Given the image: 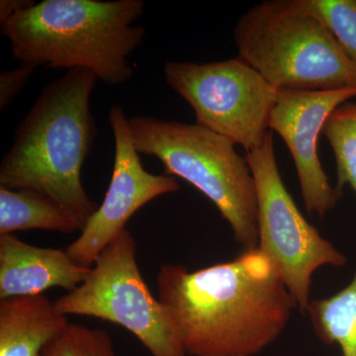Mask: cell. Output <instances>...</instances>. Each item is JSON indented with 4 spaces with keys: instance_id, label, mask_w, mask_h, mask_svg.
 Wrapping results in <instances>:
<instances>
[{
    "instance_id": "cell-16",
    "label": "cell",
    "mask_w": 356,
    "mask_h": 356,
    "mask_svg": "<svg viewBox=\"0 0 356 356\" xmlns=\"http://www.w3.org/2000/svg\"><path fill=\"white\" fill-rule=\"evenodd\" d=\"M315 14L356 65V0H302Z\"/></svg>"
},
{
    "instance_id": "cell-12",
    "label": "cell",
    "mask_w": 356,
    "mask_h": 356,
    "mask_svg": "<svg viewBox=\"0 0 356 356\" xmlns=\"http://www.w3.org/2000/svg\"><path fill=\"white\" fill-rule=\"evenodd\" d=\"M70 323L46 295L0 300V356H42Z\"/></svg>"
},
{
    "instance_id": "cell-1",
    "label": "cell",
    "mask_w": 356,
    "mask_h": 356,
    "mask_svg": "<svg viewBox=\"0 0 356 356\" xmlns=\"http://www.w3.org/2000/svg\"><path fill=\"white\" fill-rule=\"evenodd\" d=\"M191 271L161 266L158 298L187 356H257L275 343L298 309L275 264L259 248Z\"/></svg>"
},
{
    "instance_id": "cell-9",
    "label": "cell",
    "mask_w": 356,
    "mask_h": 356,
    "mask_svg": "<svg viewBox=\"0 0 356 356\" xmlns=\"http://www.w3.org/2000/svg\"><path fill=\"white\" fill-rule=\"evenodd\" d=\"M113 132V172L104 200L81 231L67 252L79 266L91 268L112 241L124 229L131 217L154 199L179 189L175 178L156 175L145 170L134 144L129 118L119 105L109 110Z\"/></svg>"
},
{
    "instance_id": "cell-10",
    "label": "cell",
    "mask_w": 356,
    "mask_h": 356,
    "mask_svg": "<svg viewBox=\"0 0 356 356\" xmlns=\"http://www.w3.org/2000/svg\"><path fill=\"white\" fill-rule=\"evenodd\" d=\"M356 97V88L278 90L269 119L291 154L306 211L323 219L343 194L332 187L318 156V138L334 110Z\"/></svg>"
},
{
    "instance_id": "cell-4",
    "label": "cell",
    "mask_w": 356,
    "mask_h": 356,
    "mask_svg": "<svg viewBox=\"0 0 356 356\" xmlns=\"http://www.w3.org/2000/svg\"><path fill=\"white\" fill-rule=\"evenodd\" d=\"M238 57L277 90L356 88V65L302 0H266L236 23Z\"/></svg>"
},
{
    "instance_id": "cell-19",
    "label": "cell",
    "mask_w": 356,
    "mask_h": 356,
    "mask_svg": "<svg viewBox=\"0 0 356 356\" xmlns=\"http://www.w3.org/2000/svg\"><path fill=\"white\" fill-rule=\"evenodd\" d=\"M31 0H1L0 1V24H4L16 14L34 6Z\"/></svg>"
},
{
    "instance_id": "cell-17",
    "label": "cell",
    "mask_w": 356,
    "mask_h": 356,
    "mask_svg": "<svg viewBox=\"0 0 356 356\" xmlns=\"http://www.w3.org/2000/svg\"><path fill=\"white\" fill-rule=\"evenodd\" d=\"M42 356H117L108 332L70 324Z\"/></svg>"
},
{
    "instance_id": "cell-11",
    "label": "cell",
    "mask_w": 356,
    "mask_h": 356,
    "mask_svg": "<svg viewBox=\"0 0 356 356\" xmlns=\"http://www.w3.org/2000/svg\"><path fill=\"white\" fill-rule=\"evenodd\" d=\"M90 270L72 261L67 250L34 247L13 234L0 236V300L41 295L54 287L70 292Z\"/></svg>"
},
{
    "instance_id": "cell-18",
    "label": "cell",
    "mask_w": 356,
    "mask_h": 356,
    "mask_svg": "<svg viewBox=\"0 0 356 356\" xmlns=\"http://www.w3.org/2000/svg\"><path fill=\"white\" fill-rule=\"evenodd\" d=\"M38 67L32 64H21L0 74V110H4L19 95Z\"/></svg>"
},
{
    "instance_id": "cell-2",
    "label": "cell",
    "mask_w": 356,
    "mask_h": 356,
    "mask_svg": "<svg viewBox=\"0 0 356 356\" xmlns=\"http://www.w3.org/2000/svg\"><path fill=\"white\" fill-rule=\"evenodd\" d=\"M96 81L90 70L76 69L49 83L0 163V186L38 192L76 218L81 229L99 208L81 181L96 136L90 108Z\"/></svg>"
},
{
    "instance_id": "cell-15",
    "label": "cell",
    "mask_w": 356,
    "mask_h": 356,
    "mask_svg": "<svg viewBox=\"0 0 356 356\" xmlns=\"http://www.w3.org/2000/svg\"><path fill=\"white\" fill-rule=\"evenodd\" d=\"M322 133L336 159V189L350 185L356 195V102H344L327 117Z\"/></svg>"
},
{
    "instance_id": "cell-13",
    "label": "cell",
    "mask_w": 356,
    "mask_h": 356,
    "mask_svg": "<svg viewBox=\"0 0 356 356\" xmlns=\"http://www.w3.org/2000/svg\"><path fill=\"white\" fill-rule=\"evenodd\" d=\"M33 229L63 234L81 231L76 218L46 196L0 186V236Z\"/></svg>"
},
{
    "instance_id": "cell-8",
    "label": "cell",
    "mask_w": 356,
    "mask_h": 356,
    "mask_svg": "<svg viewBox=\"0 0 356 356\" xmlns=\"http://www.w3.org/2000/svg\"><path fill=\"white\" fill-rule=\"evenodd\" d=\"M163 74L191 105L197 125L247 153L264 144L278 90L240 58L207 64L170 60Z\"/></svg>"
},
{
    "instance_id": "cell-7",
    "label": "cell",
    "mask_w": 356,
    "mask_h": 356,
    "mask_svg": "<svg viewBox=\"0 0 356 356\" xmlns=\"http://www.w3.org/2000/svg\"><path fill=\"white\" fill-rule=\"evenodd\" d=\"M245 159L257 189V248L277 267L299 311L306 314L316 271L325 266L343 267L348 259L297 207L281 177L271 131Z\"/></svg>"
},
{
    "instance_id": "cell-3",
    "label": "cell",
    "mask_w": 356,
    "mask_h": 356,
    "mask_svg": "<svg viewBox=\"0 0 356 356\" xmlns=\"http://www.w3.org/2000/svg\"><path fill=\"white\" fill-rule=\"evenodd\" d=\"M144 8L142 0H44L2 24L1 34L20 64L88 70L119 86L133 76L127 58L144 42L135 23Z\"/></svg>"
},
{
    "instance_id": "cell-6",
    "label": "cell",
    "mask_w": 356,
    "mask_h": 356,
    "mask_svg": "<svg viewBox=\"0 0 356 356\" xmlns=\"http://www.w3.org/2000/svg\"><path fill=\"white\" fill-rule=\"evenodd\" d=\"M137 245L128 229L110 243L79 286L55 301L65 316H86L121 325L152 356H187L177 327L154 298L136 259Z\"/></svg>"
},
{
    "instance_id": "cell-14",
    "label": "cell",
    "mask_w": 356,
    "mask_h": 356,
    "mask_svg": "<svg viewBox=\"0 0 356 356\" xmlns=\"http://www.w3.org/2000/svg\"><path fill=\"white\" fill-rule=\"evenodd\" d=\"M306 314L323 343L337 344L343 356H356V273L336 294L311 300Z\"/></svg>"
},
{
    "instance_id": "cell-5",
    "label": "cell",
    "mask_w": 356,
    "mask_h": 356,
    "mask_svg": "<svg viewBox=\"0 0 356 356\" xmlns=\"http://www.w3.org/2000/svg\"><path fill=\"white\" fill-rule=\"evenodd\" d=\"M129 123L138 153L156 156L166 175L182 178L202 192L243 250L257 248L254 178L232 140L196 123L149 116L132 117Z\"/></svg>"
}]
</instances>
